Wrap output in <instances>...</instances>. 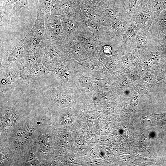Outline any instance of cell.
<instances>
[{"instance_id":"cell-1","label":"cell","mask_w":166,"mask_h":166,"mask_svg":"<svg viewBox=\"0 0 166 166\" xmlns=\"http://www.w3.org/2000/svg\"><path fill=\"white\" fill-rule=\"evenodd\" d=\"M39 124L35 118L25 116L15 125L4 143L15 153L19 154L33 145Z\"/></svg>"},{"instance_id":"cell-2","label":"cell","mask_w":166,"mask_h":166,"mask_svg":"<svg viewBox=\"0 0 166 166\" xmlns=\"http://www.w3.org/2000/svg\"><path fill=\"white\" fill-rule=\"evenodd\" d=\"M0 144L4 143L18 122L24 116L18 101L0 102Z\"/></svg>"},{"instance_id":"cell-3","label":"cell","mask_w":166,"mask_h":166,"mask_svg":"<svg viewBox=\"0 0 166 166\" xmlns=\"http://www.w3.org/2000/svg\"><path fill=\"white\" fill-rule=\"evenodd\" d=\"M54 132L47 121L40 124L33 142L38 160L42 162L49 156L54 154Z\"/></svg>"},{"instance_id":"cell-4","label":"cell","mask_w":166,"mask_h":166,"mask_svg":"<svg viewBox=\"0 0 166 166\" xmlns=\"http://www.w3.org/2000/svg\"><path fill=\"white\" fill-rule=\"evenodd\" d=\"M109 86L108 80L87 77L80 71L75 73L66 85L73 91L79 90L85 95L90 96L107 90Z\"/></svg>"},{"instance_id":"cell-5","label":"cell","mask_w":166,"mask_h":166,"mask_svg":"<svg viewBox=\"0 0 166 166\" xmlns=\"http://www.w3.org/2000/svg\"><path fill=\"white\" fill-rule=\"evenodd\" d=\"M45 14L41 9H38L35 24L31 30L23 39L32 53L44 51L48 41L45 28Z\"/></svg>"},{"instance_id":"cell-6","label":"cell","mask_w":166,"mask_h":166,"mask_svg":"<svg viewBox=\"0 0 166 166\" xmlns=\"http://www.w3.org/2000/svg\"><path fill=\"white\" fill-rule=\"evenodd\" d=\"M22 67L21 62L0 67V100L11 97L15 88L20 84L19 75Z\"/></svg>"},{"instance_id":"cell-7","label":"cell","mask_w":166,"mask_h":166,"mask_svg":"<svg viewBox=\"0 0 166 166\" xmlns=\"http://www.w3.org/2000/svg\"><path fill=\"white\" fill-rule=\"evenodd\" d=\"M73 91L67 86L61 84L56 87L41 91L48 99L49 105L48 112L52 113L61 109L71 107L74 104L72 96Z\"/></svg>"},{"instance_id":"cell-8","label":"cell","mask_w":166,"mask_h":166,"mask_svg":"<svg viewBox=\"0 0 166 166\" xmlns=\"http://www.w3.org/2000/svg\"><path fill=\"white\" fill-rule=\"evenodd\" d=\"M69 57V54L61 43L48 40L44 49L42 63L46 70L53 73Z\"/></svg>"},{"instance_id":"cell-9","label":"cell","mask_w":166,"mask_h":166,"mask_svg":"<svg viewBox=\"0 0 166 166\" xmlns=\"http://www.w3.org/2000/svg\"><path fill=\"white\" fill-rule=\"evenodd\" d=\"M77 40L85 49L90 60H101L106 56L100 40L89 30L82 27Z\"/></svg>"},{"instance_id":"cell-10","label":"cell","mask_w":166,"mask_h":166,"mask_svg":"<svg viewBox=\"0 0 166 166\" xmlns=\"http://www.w3.org/2000/svg\"><path fill=\"white\" fill-rule=\"evenodd\" d=\"M132 22L128 16L119 17L114 19L104 18L101 25L110 40H116L124 34Z\"/></svg>"},{"instance_id":"cell-11","label":"cell","mask_w":166,"mask_h":166,"mask_svg":"<svg viewBox=\"0 0 166 166\" xmlns=\"http://www.w3.org/2000/svg\"><path fill=\"white\" fill-rule=\"evenodd\" d=\"M32 53L22 39L1 54L0 67L12 63L21 62L25 57Z\"/></svg>"},{"instance_id":"cell-12","label":"cell","mask_w":166,"mask_h":166,"mask_svg":"<svg viewBox=\"0 0 166 166\" xmlns=\"http://www.w3.org/2000/svg\"><path fill=\"white\" fill-rule=\"evenodd\" d=\"M44 25L48 40L62 42L68 39L64 33L61 21L58 16L45 13Z\"/></svg>"},{"instance_id":"cell-13","label":"cell","mask_w":166,"mask_h":166,"mask_svg":"<svg viewBox=\"0 0 166 166\" xmlns=\"http://www.w3.org/2000/svg\"><path fill=\"white\" fill-rule=\"evenodd\" d=\"M154 15L151 4L148 0H145L135 11L132 18V22L137 27L148 31Z\"/></svg>"},{"instance_id":"cell-14","label":"cell","mask_w":166,"mask_h":166,"mask_svg":"<svg viewBox=\"0 0 166 166\" xmlns=\"http://www.w3.org/2000/svg\"><path fill=\"white\" fill-rule=\"evenodd\" d=\"M58 16L61 19L63 31L66 37L69 40H76L82 27L77 14L74 11L71 14H64Z\"/></svg>"},{"instance_id":"cell-15","label":"cell","mask_w":166,"mask_h":166,"mask_svg":"<svg viewBox=\"0 0 166 166\" xmlns=\"http://www.w3.org/2000/svg\"><path fill=\"white\" fill-rule=\"evenodd\" d=\"M50 72L42 64L22 66L20 73L19 81L21 84L33 83L40 80Z\"/></svg>"},{"instance_id":"cell-16","label":"cell","mask_w":166,"mask_h":166,"mask_svg":"<svg viewBox=\"0 0 166 166\" xmlns=\"http://www.w3.org/2000/svg\"><path fill=\"white\" fill-rule=\"evenodd\" d=\"M1 27L7 24L14 14L21 8L26 6L27 0H0Z\"/></svg>"},{"instance_id":"cell-17","label":"cell","mask_w":166,"mask_h":166,"mask_svg":"<svg viewBox=\"0 0 166 166\" xmlns=\"http://www.w3.org/2000/svg\"><path fill=\"white\" fill-rule=\"evenodd\" d=\"M73 11L77 14L83 28L92 33L100 40L102 45L110 40L104 28L98 23L87 18L82 13L80 8L76 5Z\"/></svg>"},{"instance_id":"cell-18","label":"cell","mask_w":166,"mask_h":166,"mask_svg":"<svg viewBox=\"0 0 166 166\" xmlns=\"http://www.w3.org/2000/svg\"><path fill=\"white\" fill-rule=\"evenodd\" d=\"M79 71L86 76L105 79L110 76V72L101 60H94L80 63Z\"/></svg>"},{"instance_id":"cell-19","label":"cell","mask_w":166,"mask_h":166,"mask_svg":"<svg viewBox=\"0 0 166 166\" xmlns=\"http://www.w3.org/2000/svg\"><path fill=\"white\" fill-rule=\"evenodd\" d=\"M80 63L69 57L57 67L53 73L61 79V84L67 85L69 83V78L72 77L76 72L79 70Z\"/></svg>"},{"instance_id":"cell-20","label":"cell","mask_w":166,"mask_h":166,"mask_svg":"<svg viewBox=\"0 0 166 166\" xmlns=\"http://www.w3.org/2000/svg\"><path fill=\"white\" fill-rule=\"evenodd\" d=\"M150 39L157 43L166 37V11L154 15L148 30Z\"/></svg>"},{"instance_id":"cell-21","label":"cell","mask_w":166,"mask_h":166,"mask_svg":"<svg viewBox=\"0 0 166 166\" xmlns=\"http://www.w3.org/2000/svg\"><path fill=\"white\" fill-rule=\"evenodd\" d=\"M60 42L62 44L71 58L81 63L90 61L85 50L77 39L74 40L67 39Z\"/></svg>"},{"instance_id":"cell-22","label":"cell","mask_w":166,"mask_h":166,"mask_svg":"<svg viewBox=\"0 0 166 166\" xmlns=\"http://www.w3.org/2000/svg\"><path fill=\"white\" fill-rule=\"evenodd\" d=\"M18 154L16 166H42L37 157L33 144Z\"/></svg>"},{"instance_id":"cell-23","label":"cell","mask_w":166,"mask_h":166,"mask_svg":"<svg viewBox=\"0 0 166 166\" xmlns=\"http://www.w3.org/2000/svg\"><path fill=\"white\" fill-rule=\"evenodd\" d=\"M98 9L101 12L104 18L114 19L119 17L128 16V13L124 9L114 6L109 0L105 1Z\"/></svg>"},{"instance_id":"cell-24","label":"cell","mask_w":166,"mask_h":166,"mask_svg":"<svg viewBox=\"0 0 166 166\" xmlns=\"http://www.w3.org/2000/svg\"><path fill=\"white\" fill-rule=\"evenodd\" d=\"M136 26L132 22L129 28L123 35L121 46L117 53L127 52L135 48Z\"/></svg>"},{"instance_id":"cell-25","label":"cell","mask_w":166,"mask_h":166,"mask_svg":"<svg viewBox=\"0 0 166 166\" xmlns=\"http://www.w3.org/2000/svg\"><path fill=\"white\" fill-rule=\"evenodd\" d=\"M83 14L87 18L101 25L104 18L101 11L98 8L88 5L79 0H73Z\"/></svg>"},{"instance_id":"cell-26","label":"cell","mask_w":166,"mask_h":166,"mask_svg":"<svg viewBox=\"0 0 166 166\" xmlns=\"http://www.w3.org/2000/svg\"><path fill=\"white\" fill-rule=\"evenodd\" d=\"M18 154L5 143L0 144V166H15Z\"/></svg>"},{"instance_id":"cell-27","label":"cell","mask_w":166,"mask_h":166,"mask_svg":"<svg viewBox=\"0 0 166 166\" xmlns=\"http://www.w3.org/2000/svg\"><path fill=\"white\" fill-rule=\"evenodd\" d=\"M136 30L135 49L140 53L149 44V33L148 31L144 30L136 26Z\"/></svg>"},{"instance_id":"cell-28","label":"cell","mask_w":166,"mask_h":166,"mask_svg":"<svg viewBox=\"0 0 166 166\" xmlns=\"http://www.w3.org/2000/svg\"><path fill=\"white\" fill-rule=\"evenodd\" d=\"M44 51L32 53L25 57L21 62L22 66H31L42 63Z\"/></svg>"},{"instance_id":"cell-29","label":"cell","mask_w":166,"mask_h":166,"mask_svg":"<svg viewBox=\"0 0 166 166\" xmlns=\"http://www.w3.org/2000/svg\"><path fill=\"white\" fill-rule=\"evenodd\" d=\"M154 83L152 77L150 75L147 74L137 86L138 92L140 93V97L144 94Z\"/></svg>"},{"instance_id":"cell-30","label":"cell","mask_w":166,"mask_h":166,"mask_svg":"<svg viewBox=\"0 0 166 166\" xmlns=\"http://www.w3.org/2000/svg\"><path fill=\"white\" fill-rule=\"evenodd\" d=\"M58 133V144L62 147L68 146L71 141V134L69 131L65 130L60 131Z\"/></svg>"},{"instance_id":"cell-31","label":"cell","mask_w":166,"mask_h":166,"mask_svg":"<svg viewBox=\"0 0 166 166\" xmlns=\"http://www.w3.org/2000/svg\"><path fill=\"white\" fill-rule=\"evenodd\" d=\"M64 14L61 0H51L50 14L59 16Z\"/></svg>"},{"instance_id":"cell-32","label":"cell","mask_w":166,"mask_h":166,"mask_svg":"<svg viewBox=\"0 0 166 166\" xmlns=\"http://www.w3.org/2000/svg\"><path fill=\"white\" fill-rule=\"evenodd\" d=\"M38 9H41L45 13L50 14L51 0H34Z\"/></svg>"},{"instance_id":"cell-33","label":"cell","mask_w":166,"mask_h":166,"mask_svg":"<svg viewBox=\"0 0 166 166\" xmlns=\"http://www.w3.org/2000/svg\"><path fill=\"white\" fill-rule=\"evenodd\" d=\"M63 11L66 14L73 12V7L75 4L73 0H61Z\"/></svg>"},{"instance_id":"cell-34","label":"cell","mask_w":166,"mask_h":166,"mask_svg":"<svg viewBox=\"0 0 166 166\" xmlns=\"http://www.w3.org/2000/svg\"><path fill=\"white\" fill-rule=\"evenodd\" d=\"M55 155H51L41 162L42 166L59 165L61 164L57 160Z\"/></svg>"},{"instance_id":"cell-35","label":"cell","mask_w":166,"mask_h":166,"mask_svg":"<svg viewBox=\"0 0 166 166\" xmlns=\"http://www.w3.org/2000/svg\"><path fill=\"white\" fill-rule=\"evenodd\" d=\"M105 1V0H84L83 3L99 9L101 6Z\"/></svg>"},{"instance_id":"cell-36","label":"cell","mask_w":166,"mask_h":166,"mask_svg":"<svg viewBox=\"0 0 166 166\" xmlns=\"http://www.w3.org/2000/svg\"><path fill=\"white\" fill-rule=\"evenodd\" d=\"M102 50L103 52L105 55L107 56L112 55V48L110 45H103Z\"/></svg>"},{"instance_id":"cell-37","label":"cell","mask_w":166,"mask_h":166,"mask_svg":"<svg viewBox=\"0 0 166 166\" xmlns=\"http://www.w3.org/2000/svg\"><path fill=\"white\" fill-rule=\"evenodd\" d=\"M162 81L164 84H166V76L164 78Z\"/></svg>"},{"instance_id":"cell-38","label":"cell","mask_w":166,"mask_h":166,"mask_svg":"<svg viewBox=\"0 0 166 166\" xmlns=\"http://www.w3.org/2000/svg\"><path fill=\"white\" fill-rule=\"evenodd\" d=\"M80 0V1H81V2H83L84 1V0Z\"/></svg>"},{"instance_id":"cell-39","label":"cell","mask_w":166,"mask_h":166,"mask_svg":"<svg viewBox=\"0 0 166 166\" xmlns=\"http://www.w3.org/2000/svg\"><path fill=\"white\" fill-rule=\"evenodd\" d=\"M106 0H105V1H106Z\"/></svg>"}]
</instances>
